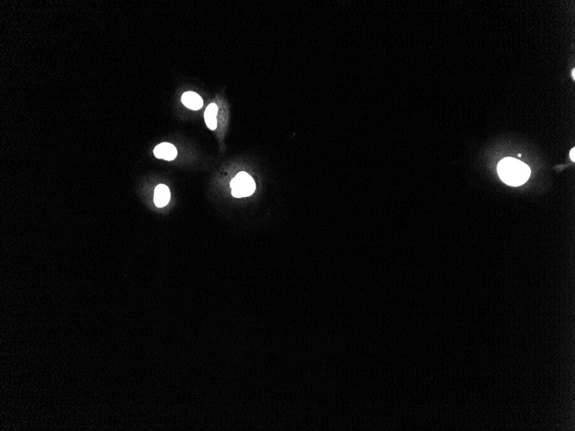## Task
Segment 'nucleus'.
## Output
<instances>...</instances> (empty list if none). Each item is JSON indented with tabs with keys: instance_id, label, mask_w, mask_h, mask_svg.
Listing matches in <instances>:
<instances>
[{
	"instance_id": "obj_5",
	"label": "nucleus",
	"mask_w": 575,
	"mask_h": 431,
	"mask_svg": "<svg viewBox=\"0 0 575 431\" xmlns=\"http://www.w3.org/2000/svg\"><path fill=\"white\" fill-rule=\"evenodd\" d=\"M182 102L187 108L193 109V110L200 109L204 104L202 97L197 93L192 92V91H187V92L183 94Z\"/></svg>"
},
{
	"instance_id": "obj_8",
	"label": "nucleus",
	"mask_w": 575,
	"mask_h": 431,
	"mask_svg": "<svg viewBox=\"0 0 575 431\" xmlns=\"http://www.w3.org/2000/svg\"><path fill=\"white\" fill-rule=\"evenodd\" d=\"M572 76H573V78H574V79H575V69H573Z\"/></svg>"
},
{
	"instance_id": "obj_2",
	"label": "nucleus",
	"mask_w": 575,
	"mask_h": 431,
	"mask_svg": "<svg viewBox=\"0 0 575 431\" xmlns=\"http://www.w3.org/2000/svg\"><path fill=\"white\" fill-rule=\"evenodd\" d=\"M230 185L232 188V195L237 198L246 197L252 195L256 188L254 180L250 175H248L247 173L244 172L236 175L235 177L232 179Z\"/></svg>"
},
{
	"instance_id": "obj_6",
	"label": "nucleus",
	"mask_w": 575,
	"mask_h": 431,
	"mask_svg": "<svg viewBox=\"0 0 575 431\" xmlns=\"http://www.w3.org/2000/svg\"><path fill=\"white\" fill-rule=\"evenodd\" d=\"M217 114H218V106L216 105V103H210L205 110L204 119L208 128L211 130L216 129L217 127V120H216Z\"/></svg>"
},
{
	"instance_id": "obj_3",
	"label": "nucleus",
	"mask_w": 575,
	"mask_h": 431,
	"mask_svg": "<svg viewBox=\"0 0 575 431\" xmlns=\"http://www.w3.org/2000/svg\"><path fill=\"white\" fill-rule=\"evenodd\" d=\"M153 154L158 159L172 161L178 155V151L172 144L164 142L159 144L154 148Z\"/></svg>"
},
{
	"instance_id": "obj_1",
	"label": "nucleus",
	"mask_w": 575,
	"mask_h": 431,
	"mask_svg": "<svg viewBox=\"0 0 575 431\" xmlns=\"http://www.w3.org/2000/svg\"><path fill=\"white\" fill-rule=\"evenodd\" d=\"M498 173L503 182L511 186L524 184L531 175L530 167L520 160L505 158L498 165Z\"/></svg>"
},
{
	"instance_id": "obj_4",
	"label": "nucleus",
	"mask_w": 575,
	"mask_h": 431,
	"mask_svg": "<svg viewBox=\"0 0 575 431\" xmlns=\"http://www.w3.org/2000/svg\"><path fill=\"white\" fill-rule=\"evenodd\" d=\"M170 199H171V192L167 186L165 184H159L156 187L153 200L158 208H164L168 204Z\"/></svg>"
},
{
	"instance_id": "obj_7",
	"label": "nucleus",
	"mask_w": 575,
	"mask_h": 431,
	"mask_svg": "<svg viewBox=\"0 0 575 431\" xmlns=\"http://www.w3.org/2000/svg\"><path fill=\"white\" fill-rule=\"evenodd\" d=\"M570 157H571V160H572L573 161H574V162H575V148H572V150H571V152H570Z\"/></svg>"
}]
</instances>
